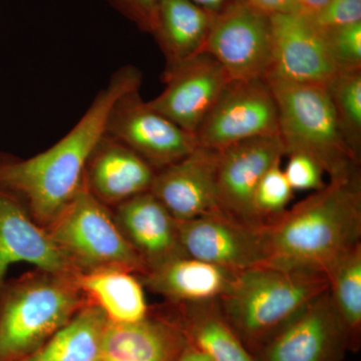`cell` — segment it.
Wrapping results in <instances>:
<instances>
[{
  "mask_svg": "<svg viewBox=\"0 0 361 361\" xmlns=\"http://www.w3.org/2000/svg\"><path fill=\"white\" fill-rule=\"evenodd\" d=\"M191 1L200 6L207 13L216 16V14L222 13L228 6H231L238 0H191Z\"/></svg>",
  "mask_w": 361,
  "mask_h": 361,
  "instance_id": "cell-33",
  "label": "cell"
},
{
  "mask_svg": "<svg viewBox=\"0 0 361 361\" xmlns=\"http://www.w3.org/2000/svg\"><path fill=\"white\" fill-rule=\"evenodd\" d=\"M332 61L339 71L361 68V23L322 30Z\"/></svg>",
  "mask_w": 361,
  "mask_h": 361,
  "instance_id": "cell-28",
  "label": "cell"
},
{
  "mask_svg": "<svg viewBox=\"0 0 361 361\" xmlns=\"http://www.w3.org/2000/svg\"><path fill=\"white\" fill-rule=\"evenodd\" d=\"M214 16L191 0H157L154 35L166 59V70L201 54Z\"/></svg>",
  "mask_w": 361,
  "mask_h": 361,
  "instance_id": "cell-21",
  "label": "cell"
},
{
  "mask_svg": "<svg viewBox=\"0 0 361 361\" xmlns=\"http://www.w3.org/2000/svg\"><path fill=\"white\" fill-rule=\"evenodd\" d=\"M276 103L285 156L303 154L330 179L360 170V160L342 134L327 85L264 78Z\"/></svg>",
  "mask_w": 361,
  "mask_h": 361,
  "instance_id": "cell-5",
  "label": "cell"
},
{
  "mask_svg": "<svg viewBox=\"0 0 361 361\" xmlns=\"http://www.w3.org/2000/svg\"><path fill=\"white\" fill-rule=\"evenodd\" d=\"M327 289L325 273L262 263L236 273L218 304L226 322L255 356Z\"/></svg>",
  "mask_w": 361,
  "mask_h": 361,
  "instance_id": "cell-3",
  "label": "cell"
},
{
  "mask_svg": "<svg viewBox=\"0 0 361 361\" xmlns=\"http://www.w3.org/2000/svg\"><path fill=\"white\" fill-rule=\"evenodd\" d=\"M189 343L213 361H256L226 322L218 301L170 305Z\"/></svg>",
  "mask_w": 361,
  "mask_h": 361,
  "instance_id": "cell-23",
  "label": "cell"
},
{
  "mask_svg": "<svg viewBox=\"0 0 361 361\" xmlns=\"http://www.w3.org/2000/svg\"><path fill=\"white\" fill-rule=\"evenodd\" d=\"M288 157L284 173L293 191H317L325 186L324 172L313 159L303 154Z\"/></svg>",
  "mask_w": 361,
  "mask_h": 361,
  "instance_id": "cell-30",
  "label": "cell"
},
{
  "mask_svg": "<svg viewBox=\"0 0 361 361\" xmlns=\"http://www.w3.org/2000/svg\"><path fill=\"white\" fill-rule=\"evenodd\" d=\"M78 288L89 303L97 306L111 323L127 324L141 322L149 307L141 280L129 271L103 269L80 273Z\"/></svg>",
  "mask_w": 361,
  "mask_h": 361,
  "instance_id": "cell-22",
  "label": "cell"
},
{
  "mask_svg": "<svg viewBox=\"0 0 361 361\" xmlns=\"http://www.w3.org/2000/svg\"><path fill=\"white\" fill-rule=\"evenodd\" d=\"M270 16L238 0L214 16L203 51L211 54L232 80L264 78L271 66Z\"/></svg>",
  "mask_w": 361,
  "mask_h": 361,
  "instance_id": "cell-8",
  "label": "cell"
},
{
  "mask_svg": "<svg viewBox=\"0 0 361 361\" xmlns=\"http://www.w3.org/2000/svg\"><path fill=\"white\" fill-rule=\"evenodd\" d=\"M236 273L184 256L139 276L144 287L170 305L218 301L229 290Z\"/></svg>",
  "mask_w": 361,
  "mask_h": 361,
  "instance_id": "cell-20",
  "label": "cell"
},
{
  "mask_svg": "<svg viewBox=\"0 0 361 361\" xmlns=\"http://www.w3.org/2000/svg\"><path fill=\"white\" fill-rule=\"evenodd\" d=\"M155 174L141 157L106 133L87 163L84 182L97 200L115 208L149 191Z\"/></svg>",
  "mask_w": 361,
  "mask_h": 361,
  "instance_id": "cell-19",
  "label": "cell"
},
{
  "mask_svg": "<svg viewBox=\"0 0 361 361\" xmlns=\"http://www.w3.org/2000/svg\"><path fill=\"white\" fill-rule=\"evenodd\" d=\"M305 16L320 30L361 23V0H329L319 11Z\"/></svg>",
  "mask_w": 361,
  "mask_h": 361,
  "instance_id": "cell-29",
  "label": "cell"
},
{
  "mask_svg": "<svg viewBox=\"0 0 361 361\" xmlns=\"http://www.w3.org/2000/svg\"><path fill=\"white\" fill-rule=\"evenodd\" d=\"M329 0H299L300 2L301 14L311 16L319 11Z\"/></svg>",
  "mask_w": 361,
  "mask_h": 361,
  "instance_id": "cell-35",
  "label": "cell"
},
{
  "mask_svg": "<svg viewBox=\"0 0 361 361\" xmlns=\"http://www.w3.org/2000/svg\"><path fill=\"white\" fill-rule=\"evenodd\" d=\"M106 133L135 152L156 171L180 160L198 147L196 137L145 102L140 90L116 99Z\"/></svg>",
  "mask_w": 361,
  "mask_h": 361,
  "instance_id": "cell-9",
  "label": "cell"
},
{
  "mask_svg": "<svg viewBox=\"0 0 361 361\" xmlns=\"http://www.w3.org/2000/svg\"><path fill=\"white\" fill-rule=\"evenodd\" d=\"M47 230L78 274L121 269L139 277L147 271L144 261L118 227L111 208L97 200L85 182Z\"/></svg>",
  "mask_w": 361,
  "mask_h": 361,
  "instance_id": "cell-6",
  "label": "cell"
},
{
  "mask_svg": "<svg viewBox=\"0 0 361 361\" xmlns=\"http://www.w3.org/2000/svg\"><path fill=\"white\" fill-rule=\"evenodd\" d=\"M109 320L87 303L37 350L18 361H99Z\"/></svg>",
  "mask_w": 361,
  "mask_h": 361,
  "instance_id": "cell-24",
  "label": "cell"
},
{
  "mask_svg": "<svg viewBox=\"0 0 361 361\" xmlns=\"http://www.w3.org/2000/svg\"><path fill=\"white\" fill-rule=\"evenodd\" d=\"M332 307L341 322L348 351L361 346V243L342 254L326 272Z\"/></svg>",
  "mask_w": 361,
  "mask_h": 361,
  "instance_id": "cell-25",
  "label": "cell"
},
{
  "mask_svg": "<svg viewBox=\"0 0 361 361\" xmlns=\"http://www.w3.org/2000/svg\"><path fill=\"white\" fill-rule=\"evenodd\" d=\"M178 361H213L206 355L205 353H202L200 349L195 348L191 343L187 341L186 346L183 349L180 353L179 360Z\"/></svg>",
  "mask_w": 361,
  "mask_h": 361,
  "instance_id": "cell-34",
  "label": "cell"
},
{
  "mask_svg": "<svg viewBox=\"0 0 361 361\" xmlns=\"http://www.w3.org/2000/svg\"><path fill=\"white\" fill-rule=\"evenodd\" d=\"M142 80L139 68L122 66L75 127L51 148L26 159L0 152V189L18 199L47 229L82 189L87 163L106 134L111 106L123 94L141 90Z\"/></svg>",
  "mask_w": 361,
  "mask_h": 361,
  "instance_id": "cell-1",
  "label": "cell"
},
{
  "mask_svg": "<svg viewBox=\"0 0 361 361\" xmlns=\"http://www.w3.org/2000/svg\"><path fill=\"white\" fill-rule=\"evenodd\" d=\"M252 6L267 16L301 13L299 0H247Z\"/></svg>",
  "mask_w": 361,
  "mask_h": 361,
  "instance_id": "cell-32",
  "label": "cell"
},
{
  "mask_svg": "<svg viewBox=\"0 0 361 361\" xmlns=\"http://www.w3.org/2000/svg\"><path fill=\"white\" fill-rule=\"evenodd\" d=\"M271 66L264 78L327 85L339 73L322 30L301 13L270 16ZM263 78V80H264Z\"/></svg>",
  "mask_w": 361,
  "mask_h": 361,
  "instance_id": "cell-12",
  "label": "cell"
},
{
  "mask_svg": "<svg viewBox=\"0 0 361 361\" xmlns=\"http://www.w3.org/2000/svg\"><path fill=\"white\" fill-rule=\"evenodd\" d=\"M187 344L175 313L149 310L139 322H109L99 361H178Z\"/></svg>",
  "mask_w": 361,
  "mask_h": 361,
  "instance_id": "cell-18",
  "label": "cell"
},
{
  "mask_svg": "<svg viewBox=\"0 0 361 361\" xmlns=\"http://www.w3.org/2000/svg\"><path fill=\"white\" fill-rule=\"evenodd\" d=\"M260 228L214 212L179 222L180 241L187 256L238 273L266 262Z\"/></svg>",
  "mask_w": 361,
  "mask_h": 361,
  "instance_id": "cell-14",
  "label": "cell"
},
{
  "mask_svg": "<svg viewBox=\"0 0 361 361\" xmlns=\"http://www.w3.org/2000/svg\"><path fill=\"white\" fill-rule=\"evenodd\" d=\"M142 32L151 33L157 0H106Z\"/></svg>",
  "mask_w": 361,
  "mask_h": 361,
  "instance_id": "cell-31",
  "label": "cell"
},
{
  "mask_svg": "<svg viewBox=\"0 0 361 361\" xmlns=\"http://www.w3.org/2000/svg\"><path fill=\"white\" fill-rule=\"evenodd\" d=\"M75 276L37 269L4 283L0 290V361L30 355L89 303Z\"/></svg>",
  "mask_w": 361,
  "mask_h": 361,
  "instance_id": "cell-4",
  "label": "cell"
},
{
  "mask_svg": "<svg viewBox=\"0 0 361 361\" xmlns=\"http://www.w3.org/2000/svg\"><path fill=\"white\" fill-rule=\"evenodd\" d=\"M348 341L329 289L308 304L254 356L256 361H343Z\"/></svg>",
  "mask_w": 361,
  "mask_h": 361,
  "instance_id": "cell-13",
  "label": "cell"
},
{
  "mask_svg": "<svg viewBox=\"0 0 361 361\" xmlns=\"http://www.w3.org/2000/svg\"><path fill=\"white\" fill-rule=\"evenodd\" d=\"M344 139L360 160L361 68L339 71L327 85Z\"/></svg>",
  "mask_w": 361,
  "mask_h": 361,
  "instance_id": "cell-26",
  "label": "cell"
},
{
  "mask_svg": "<svg viewBox=\"0 0 361 361\" xmlns=\"http://www.w3.org/2000/svg\"><path fill=\"white\" fill-rule=\"evenodd\" d=\"M231 82L219 61L201 52L165 70V89L148 103L183 130L195 135Z\"/></svg>",
  "mask_w": 361,
  "mask_h": 361,
  "instance_id": "cell-11",
  "label": "cell"
},
{
  "mask_svg": "<svg viewBox=\"0 0 361 361\" xmlns=\"http://www.w3.org/2000/svg\"><path fill=\"white\" fill-rule=\"evenodd\" d=\"M260 230L265 263L326 274L342 254L361 243L360 170L330 179Z\"/></svg>",
  "mask_w": 361,
  "mask_h": 361,
  "instance_id": "cell-2",
  "label": "cell"
},
{
  "mask_svg": "<svg viewBox=\"0 0 361 361\" xmlns=\"http://www.w3.org/2000/svg\"><path fill=\"white\" fill-rule=\"evenodd\" d=\"M114 209L118 227L147 271L187 256L180 241L179 222L151 192L133 197Z\"/></svg>",
  "mask_w": 361,
  "mask_h": 361,
  "instance_id": "cell-17",
  "label": "cell"
},
{
  "mask_svg": "<svg viewBox=\"0 0 361 361\" xmlns=\"http://www.w3.org/2000/svg\"><path fill=\"white\" fill-rule=\"evenodd\" d=\"M218 151L197 147L192 153L156 171L149 192L179 222L220 212L216 196Z\"/></svg>",
  "mask_w": 361,
  "mask_h": 361,
  "instance_id": "cell-15",
  "label": "cell"
},
{
  "mask_svg": "<svg viewBox=\"0 0 361 361\" xmlns=\"http://www.w3.org/2000/svg\"><path fill=\"white\" fill-rule=\"evenodd\" d=\"M284 156L279 135L256 137L218 151V210L243 224L261 227L254 208L256 189L263 175Z\"/></svg>",
  "mask_w": 361,
  "mask_h": 361,
  "instance_id": "cell-10",
  "label": "cell"
},
{
  "mask_svg": "<svg viewBox=\"0 0 361 361\" xmlns=\"http://www.w3.org/2000/svg\"><path fill=\"white\" fill-rule=\"evenodd\" d=\"M273 135H279L277 106L262 78L232 80L195 134L198 147L214 151Z\"/></svg>",
  "mask_w": 361,
  "mask_h": 361,
  "instance_id": "cell-7",
  "label": "cell"
},
{
  "mask_svg": "<svg viewBox=\"0 0 361 361\" xmlns=\"http://www.w3.org/2000/svg\"><path fill=\"white\" fill-rule=\"evenodd\" d=\"M20 262L56 274H78L47 230L18 199L0 189V290L9 267Z\"/></svg>",
  "mask_w": 361,
  "mask_h": 361,
  "instance_id": "cell-16",
  "label": "cell"
},
{
  "mask_svg": "<svg viewBox=\"0 0 361 361\" xmlns=\"http://www.w3.org/2000/svg\"><path fill=\"white\" fill-rule=\"evenodd\" d=\"M280 164H274L263 175L254 196V208L262 225L283 213L293 198V189Z\"/></svg>",
  "mask_w": 361,
  "mask_h": 361,
  "instance_id": "cell-27",
  "label": "cell"
}]
</instances>
